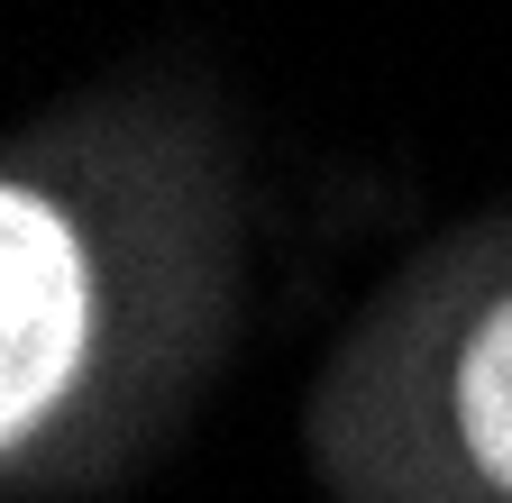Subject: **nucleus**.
Returning <instances> with one entry per match:
<instances>
[{"instance_id":"obj_1","label":"nucleus","mask_w":512,"mask_h":503,"mask_svg":"<svg viewBox=\"0 0 512 503\" xmlns=\"http://www.w3.org/2000/svg\"><path fill=\"white\" fill-rule=\"evenodd\" d=\"M0 302H10V330H0V430H28L64 375L83 357V257L74 229H64L37 193L0 202Z\"/></svg>"},{"instance_id":"obj_2","label":"nucleus","mask_w":512,"mask_h":503,"mask_svg":"<svg viewBox=\"0 0 512 503\" xmlns=\"http://www.w3.org/2000/svg\"><path fill=\"white\" fill-rule=\"evenodd\" d=\"M458 430L494 485H512V302H494L458 366Z\"/></svg>"}]
</instances>
